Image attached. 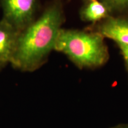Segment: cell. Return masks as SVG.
<instances>
[{
	"instance_id": "obj_1",
	"label": "cell",
	"mask_w": 128,
	"mask_h": 128,
	"mask_svg": "<svg viewBox=\"0 0 128 128\" xmlns=\"http://www.w3.org/2000/svg\"><path fill=\"white\" fill-rule=\"evenodd\" d=\"M65 22L62 0H52L24 29L19 32L10 64L23 72H33L47 62L55 50L58 36Z\"/></svg>"
},
{
	"instance_id": "obj_2",
	"label": "cell",
	"mask_w": 128,
	"mask_h": 128,
	"mask_svg": "<svg viewBox=\"0 0 128 128\" xmlns=\"http://www.w3.org/2000/svg\"><path fill=\"white\" fill-rule=\"evenodd\" d=\"M65 55L78 69L94 70L102 68L110 59L105 38L97 32L62 28L55 50Z\"/></svg>"
},
{
	"instance_id": "obj_3",
	"label": "cell",
	"mask_w": 128,
	"mask_h": 128,
	"mask_svg": "<svg viewBox=\"0 0 128 128\" xmlns=\"http://www.w3.org/2000/svg\"><path fill=\"white\" fill-rule=\"evenodd\" d=\"M2 20L20 32L38 17L40 0H0Z\"/></svg>"
},
{
	"instance_id": "obj_4",
	"label": "cell",
	"mask_w": 128,
	"mask_h": 128,
	"mask_svg": "<svg viewBox=\"0 0 128 128\" xmlns=\"http://www.w3.org/2000/svg\"><path fill=\"white\" fill-rule=\"evenodd\" d=\"M86 28L100 33L116 44H128V16H111Z\"/></svg>"
},
{
	"instance_id": "obj_5",
	"label": "cell",
	"mask_w": 128,
	"mask_h": 128,
	"mask_svg": "<svg viewBox=\"0 0 128 128\" xmlns=\"http://www.w3.org/2000/svg\"><path fill=\"white\" fill-rule=\"evenodd\" d=\"M19 32L7 22L0 20V67L10 64L15 51Z\"/></svg>"
},
{
	"instance_id": "obj_6",
	"label": "cell",
	"mask_w": 128,
	"mask_h": 128,
	"mask_svg": "<svg viewBox=\"0 0 128 128\" xmlns=\"http://www.w3.org/2000/svg\"><path fill=\"white\" fill-rule=\"evenodd\" d=\"M80 18L82 22L93 24L112 16L110 10L100 0L86 1L80 8Z\"/></svg>"
},
{
	"instance_id": "obj_7",
	"label": "cell",
	"mask_w": 128,
	"mask_h": 128,
	"mask_svg": "<svg viewBox=\"0 0 128 128\" xmlns=\"http://www.w3.org/2000/svg\"><path fill=\"white\" fill-rule=\"evenodd\" d=\"M110 10L112 16H128V0H100Z\"/></svg>"
},
{
	"instance_id": "obj_8",
	"label": "cell",
	"mask_w": 128,
	"mask_h": 128,
	"mask_svg": "<svg viewBox=\"0 0 128 128\" xmlns=\"http://www.w3.org/2000/svg\"><path fill=\"white\" fill-rule=\"evenodd\" d=\"M116 44L119 49L120 52L124 60V65L128 75V44Z\"/></svg>"
},
{
	"instance_id": "obj_9",
	"label": "cell",
	"mask_w": 128,
	"mask_h": 128,
	"mask_svg": "<svg viewBox=\"0 0 128 128\" xmlns=\"http://www.w3.org/2000/svg\"><path fill=\"white\" fill-rule=\"evenodd\" d=\"M111 128H128V125H125V124H122V125H118L114 127Z\"/></svg>"
},
{
	"instance_id": "obj_10",
	"label": "cell",
	"mask_w": 128,
	"mask_h": 128,
	"mask_svg": "<svg viewBox=\"0 0 128 128\" xmlns=\"http://www.w3.org/2000/svg\"><path fill=\"white\" fill-rule=\"evenodd\" d=\"M85 1H93V0H84Z\"/></svg>"
},
{
	"instance_id": "obj_11",
	"label": "cell",
	"mask_w": 128,
	"mask_h": 128,
	"mask_svg": "<svg viewBox=\"0 0 128 128\" xmlns=\"http://www.w3.org/2000/svg\"><path fill=\"white\" fill-rule=\"evenodd\" d=\"M1 68H1V67H0V70H1Z\"/></svg>"
}]
</instances>
